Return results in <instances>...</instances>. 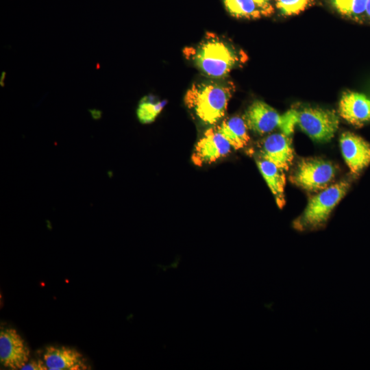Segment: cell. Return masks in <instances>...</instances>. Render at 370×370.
<instances>
[{
    "instance_id": "obj_7",
    "label": "cell",
    "mask_w": 370,
    "mask_h": 370,
    "mask_svg": "<svg viewBox=\"0 0 370 370\" xmlns=\"http://www.w3.org/2000/svg\"><path fill=\"white\" fill-rule=\"evenodd\" d=\"M231 149L232 146L219 133L217 127H211L197 141L191 160L195 165L201 166L226 156Z\"/></svg>"
},
{
    "instance_id": "obj_20",
    "label": "cell",
    "mask_w": 370,
    "mask_h": 370,
    "mask_svg": "<svg viewBox=\"0 0 370 370\" xmlns=\"http://www.w3.org/2000/svg\"><path fill=\"white\" fill-rule=\"evenodd\" d=\"M267 14V16L274 12L272 1L273 0H253Z\"/></svg>"
},
{
    "instance_id": "obj_1",
    "label": "cell",
    "mask_w": 370,
    "mask_h": 370,
    "mask_svg": "<svg viewBox=\"0 0 370 370\" xmlns=\"http://www.w3.org/2000/svg\"><path fill=\"white\" fill-rule=\"evenodd\" d=\"M232 92L229 84L195 83L186 92L184 103L202 123L214 125L225 116Z\"/></svg>"
},
{
    "instance_id": "obj_9",
    "label": "cell",
    "mask_w": 370,
    "mask_h": 370,
    "mask_svg": "<svg viewBox=\"0 0 370 370\" xmlns=\"http://www.w3.org/2000/svg\"><path fill=\"white\" fill-rule=\"evenodd\" d=\"M343 158L350 171L358 174L370 164V144L362 137L349 132L340 138Z\"/></svg>"
},
{
    "instance_id": "obj_14",
    "label": "cell",
    "mask_w": 370,
    "mask_h": 370,
    "mask_svg": "<svg viewBox=\"0 0 370 370\" xmlns=\"http://www.w3.org/2000/svg\"><path fill=\"white\" fill-rule=\"evenodd\" d=\"M216 127L234 149L243 148L250 140L246 123L243 118L240 116H234L225 119Z\"/></svg>"
},
{
    "instance_id": "obj_21",
    "label": "cell",
    "mask_w": 370,
    "mask_h": 370,
    "mask_svg": "<svg viewBox=\"0 0 370 370\" xmlns=\"http://www.w3.org/2000/svg\"><path fill=\"white\" fill-rule=\"evenodd\" d=\"M366 21L370 22V0L368 1L366 9Z\"/></svg>"
},
{
    "instance_id": "obj_8",
    "label": "cell",
    "mask_w": 370,
    "mask_h": 370,
    "mask_svg": "<svg viewBox=\"0 0 370 370\" xmlns=\"http://www.w3.org/2000/svg\"><path fill=\"white\" fill-rule=\"evenodd\" d=\"M29 360V349L23 338L13 328L0 332V361L5 367L21 369Z\"/></svg>"
},
{
    "instance_id": "obj_2",
    "label": "cell",
    "mask_w": 370,
    "mask_h": 370,
    "mask_svg": "<svg viewBox=\"0 0 370 370\" xmlns=\"http://www.w3.org/2000/svg\"><path fill=\"white\" fill-rule=\"evenodd\" d=\"M350 187L348 181L343 180L328 186L312 197L303 211L293 222V227L299 232L323 228L336 205Z\"/></svg>"
},
{
    "instance_id": "obj_17",
    "label": "cell",
    "mask_w": 370,
    "mask_h": 370,
    "mask_svg": "<svg viewBox=\"0 0 370 370\" xmlns=\"http://www.w3.org/2000/svg\"><path fill=\"white\" fill-rule=\"evenodd\" d=\"M166 100H159L153 95H146L139 101L136 116L142 124H149L155 121L166 104Z\"/></svg>"
},
{
    "instance_id": "obj_13",
    "label": "cell",
    "mask_w": 370,
    "mask_h": 370,
    "mask_svg": "<svg viewBox=\"0 0 370 370\" xmlns=\"http://www.w3.org/2000/svg\"><path fill=\"white\" fill-rule=\"evenodd\" d=\"M258 167L273 195L280 208L285 205L284 187L286 178L284 171L273 163L260 157L256 160Z\"/></svg>"
},
{
    "instance_id": "obj_16",
    "label": "cell",
    "mask_w": 370,
    "mask_h": 370,
    "mask_svg": "<svg viewBox=\"0 0 370 370\" xmlns=\"http://www.w3.org/2000/svg\"><path fill=\"white\" fill-rule=\"evenodd\" d=\"M225 8L232 16L256 19L267 16L265 12L253 0H223Z\"/></svg>"
},
{
    "instance_id": "obj_11",
    "label": "cell",
    "mask_w": 370,
    "mask_h": 370,
    "mask_svg": "<svg viewBox=\"0 0 370 370\" xmlns=\"http://www.w3.org/2000/svg\"><path fill=\"white\" fill-rule=\"evenodd\" d=\"M339 115L356 127L370 123V99L364 94L347 91L340 99Z\"/></svg>"
},
{
    "instance_id": "obj_3",
    "label": "cell",
    "mask_w": 370,
    "mask_h": 370,
    "mask_svg": "<svg viewBox=\"0 0 370 370\" xmlns=\"http://www.w3.org/2000/svg\"><path fill=\"white\" fill-rule=\"evenodd\" d=\"M189 51L195 66L204 74L214 78L227 75L239 60L236 51L217 38L211 37Z\"/></svg>"
},
{
    "instance_id": "obj_5",
    "label": "cell",
    "mask_w": 370,
    "mask_h": 370,
    "mask_svg": "<svg viewBox=\"0 0 370 370\" xmlns=\"http://www.w3.org/2000/svg\"><path fill=\"white\" fill-rule=\"evenodd\" d=\"M297 125L313 140L328 142L338 128L339 118L332 110L304 108L297 111Z\"/></svg>"
},
{
    "instance_id": "obj_4",
    "label": "cell",
    "mask_w": 370,
    "mask_h": 370,
    "mask_svg": "<svg viewBox=\"0 0 370 370\" xmlns=\"http://www.w3.org/2000/svg\"><path fill=\"white\" fill-rule=\"evenodd\" d=\"M243 119L248 130L258 134L269 133L275 128L290 136L297 124V110H291L280 114L262 101H255L246 110Z\"/></svg>"
},
{
    "instance_id": "obj_10",
    "label": "cell",
    "mask_w": 370,
    "mask_h": 370,
    "mask_svg": "<svg viewBox=\"0 0 370 370\" xmlns=\"http://www.w3.org/2000/svg\"><path fill=\"white\" fill-rule=\"evenodd\" d=\"M261 158L288 171L293 160V150L289 136L282 132L265 137L261 144Z\"/></svg>"
},
{
    "instance_id": "obj_19",
    "label": "cell",
    "mask_w": 370,
    "mask_h": 370,
    "mask_svg": "<svg viewBox=\"0 0 370 370\" xmlns=\"http://www.w3.org/2000/svg\"><path fill=\"white\" fill-rule=\"evenodd\" d=\"M22 370H47L48 368L44 360L33 359L29 360L21 369Z\"/></svg>"
},
{
    "instance_id": "obj_18",
    "label": "cell",
    "mask_w": 370,
    "mask_h": 370,
    "mask_svg": "<svg viewBox=\"0 0 370 370\" xmlns=\"http://www.w3.org/2000/svg\"><path fill=\"white\" fill-rule=\"evenodd\" d=\"M314 0H275V6L285 16L298 14L312 5Z\"/></svg>"
},
{
    "instance_id": "obj_6",
    "label": "cell",
    "mask_w": 370,
    "mask_h": 370,
    "mask_svg": "<svg viewBox=\"0 0 370 370\" xmlns=\"http://www.w3.org/2000/svg\"><path fill=\"white\" fill-rule=\"evenodd\" d=\"M336 175L334 166L318 158L302 159L291 177L293 183L301 188L317 192L327 188Z\"/></svg>"
},
{
    "instance_id": "obj_15",
    "label": "cell",
    "mask_w": 370,
    "mask_h": 370,
    "mask_svg": "<svg viewBox=\"0 0 370 370\" xmlns=\"http://www.w3.org/2000/svg\"><path fill=\"white\" fill-rule=\"evenodd\" d=\"M369 0H328L331 6L341 16L356 22L366 21Z\"/></svg>"
},
{
    "instance_id": "obj_12",
    "label": "cell",
    "mask_w": 370,
    "mask_h": 370,
    "mask_svg": "<svg viewBox=\"0 0 370 370\" xmlns=\"http://www.w3.org/2000/svg\"><path fill=\"white\" fill-rule=\"evenodd\" d=\"M43 360L49 370L87 369L82 354L77 349L65 346H48Z\"/></svg>"
}]
</instances>
